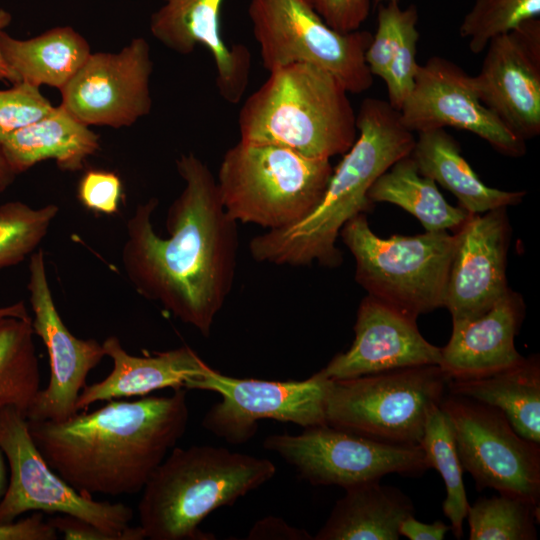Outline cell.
I'll list each match as a JSON object with an SVG mask.
<instances>
[{
  "instance_id": "42",
  "label": "cell",
  "mask_w": 540,
  "mask_h": 540,
  "mask_svg": "<svg viewBox=\"0 0 540 540\" xmlns=\"http://www.w3.org/2000/svg\"><path fill=\"white\" fill-rule=\"evenodd\" d=\"M449 530L451 526L440 520L425 524L415 519L414 515L407 516L399 526L400 536L410 540H442Z\"/></svg>"
},
{
  "instance_id": "31",
  "label": "cell",
  "mask_w": 540,
  "mask_h": 540,
  "mask_svg": "<svg viewBox=\"0 0 540 540\" xmlns=\"http://www.w3.org/2000/svg\"><path fill=\"white\" fill-rule=\"evenodd\" d=\"M466 519L470 540H535L540 507L511 495L479 498Z\"/></svg>"
},
{
  "instance_id": "3",
  "label": "cell",
  "mask_w": 540,
  "mask_h": 540,
  "mask_svg": "<svg viewBox=\"0 0 540 540\" xmlns=\"http://www.w3.org/2000/svg\"><path fill=\"white\" fill-rule=\"evenodd\" d=\"M357 137L328 182L317 206L298 222L253 237V259L273 265L305 266L317 262L334 268L342 254L336 246L343 226L368 212V191L396 161L409 156L414 133L402 123L388 101L365 98L356 114Z\"/></svg>"
},
{
  "instance_id": "15",
  "label": "cell",
  "mask_w": 540,
  "mask_h": 540,
  "mask_svg": "<svg viewBox=\"0 0 540 540\" xmlns=\"http://www.w3.org/2000/svg\"><path fill=\"white\" fill-rule=\"evenodd\" d=\"M27 288L33 311L34 334L41 338L49 357L50 377L26 413L27 420L64 421L78 412L77 399L88 374L106 356L102 343L80 339L64 324L48 282L41 249L31 254Z\"/></svg>"
},
{
  "instance_id": "22",
  "label": "cell",
  "mask_w": 540,
  "mask_h": 540,
  "mask_svg": "<svg viewBox=\"0 0 540 540\" xmlns=\"http://www.w3.org/2000/svg\"><path fill=\"white\" fill-rule=\"evenodd\" d=\"M102 345L113 368L103 380L84 387L76 402L78 411L98 401L143 397L164 388L181 389L188 379L212 368L189 346L135 356L123 348L117 336L107 337Z\"/></svg>"
},
{
  "instance_id": "9",
  "label": "cell",
  "mask_w": 540,
  "mask_h": 540,
  "mask_svg": "<svg viewBox=\"0 0 540 540\" xmlns=\"http://www.w3.org/2000/svg\"><path fill=\"white\" fill-rule=\"evenodd\" d=\"M248 16L268 72L307 63L330 72L349 93L360 94L372 86L374 76L365 62L370 32L333 30L309 0H250Z\"/></svg>"
},
{
  "instance_id": "33",
  "label": "cell",
  "mask_w": 540,
  "mask_h": 540,
  "mask_svg": "<svg viewBox=\"0 0 540 540\" xmlns=\"http://www.w3.org/2000/svg\"><path fill=\"white\" fill-rule=\"evenodd\" d=\"M540 14V0H475L464 16L459 33L473 54L483 52L495 36Z\"/></svg>"
},
{
  "instance_id": "16",
  "label": "cell",
  "mask_w": 540,
  "mask_h": 540,
  "mask_svg": "<svg viewBox=\"0 0 540 540\" xmlns=\"http://www.w3.org/2000/svg\"><path fill=\"white\" fill-rule=\"evenodd\" d=\"M399 113L413 133L453 127L477 135L502 155L517 158L526 153V142L481 103L473 77L443 57L418 64L413 88Z\"/></svg>"
},
{
  "instance_id": "18",
  "label": "cell",
  "mask_w": 540,
  "mask_h": 540,
  "mask_svg": "<svg viewBox=\"0 0 540 540\" xmlns=\"http://www.w3.org/2000/svg\"><path fill=\"white\" fill-rule=\"evenodd\" d=\"M455 233L444 303L452 323L482 315L509 289L506 265L511 227L506 208L469 214Z\"/></svg>"
},
{
  "instance_id": "19",
  "label": "cell",
  "mask_w": 540,
  "mask_h": 540,
  "mask_svg": "<svg viewBox=\"0 0 540 540\" xmlns=\"http://www.w3.org/2000/svg\"><path fill=\"white\" fill-rule=\"evenodd\" d=\"M414 318L370 295L358 307L355 338L321 369L340 380L419 365H440L441 348L428 342Z\"/></svg>"
},
{
  "instance_id": "12",
  "label": "cell",
  "mask_w": 540,
  "mask_h": 540,
  "mask_svg": "<svg viewBox=\"0 0 540 540\" xmlns=\"http://www.w3.org/2000/svg\"><path fill=\"white\" fill-rule=\"evenodd\" d=\"M331 381L321 370L302 381H272L235 378L211 368L188 379L184 388L219 394L221 400L206 412L202 426L228 443L242 444L256 434L263 419L304 428L327 424Z\"/></svg>"
},
{
  "instance_id": "2",
  "label": "cell",
  "mask_w": 540,
  "mask_h": 540,
  "mask_svg": "<svg viewBox=\"0 0 540 540\" xmlns=\"http://www.w3.org/2000/svg\"><path fill=\"white\" fill-rule=\"evenodd\" d=\"M188 420L181 388L170 396L110 400L60 422L27 420V426L45 461L73 488L89 496H120L142 491Z\"/></svg>"
},
{
  "instance_id": "5",
  "label": "cell",
  "mask_w": 540,
  "mask_h": 540,
  "mask_svg": "<svg viewBox=\"0 0 540 540\" xmlns=\"http://www.w3.org/2000/svg\"><path fill=\"white\" fill-rule=\"evenodd\" d=\"M348 94L334 75L314 65L275 69L239 111L240 140L280 145L310 158L343 155L357 137Z\"/></svg>"
},
{
  "instance_id": "37",
  "label": "cell",
  "mask_w": 540,
  "mask_h": 540,
  "mask_svg": "<svg viewBox=\"0 0 540 540\" xmlns=\"http://www.w3.org/2000/svg\"><path fill=\"white\" fill-rule=\"evenodd\" d=\"M77 196L89 210L106 215L115 214L122 197L121 179L111 171L89 170L78 183Z\"/></svg>"
},
{
  "instance_id": "35",
  "label": "cell",
  "mask_w": 540,
  "mask_h": 540,
  "mask_svg": "<svg viewBox=\"0 0 540 540\" xmlns=\"http://www.w3.org/2000/svg\"><path fill=\"white\" fill-rule=\"evenodd\" d=\"M54 105L41 93L40 87L26 82L0 89V144L14 132L40 120Z\"/></svg>"
},
{
  "instance_id": "7",
  "label": "cell",
  "mask_w": 540,
  "mask_h": 540,
  "mask_svg": "<svg viewBox=\"0 0 540 540\" xmlns=\"http://www.w3.org/2000/svg\"><path fill=\"white\" fill-rule=\"evenodd\" d=\"M339 236L355 259V280L368 295L414 318L444 307L455 232L381 238L361 213Z\"/></svg>"
},
{
  "instance_id": "27",
  "label": "cell",
  "mask_w": 540,
  "mask_h": 540,
  "mask_svg": "<svg viewBox=\"0 0 540 540\" xmlns=\"http://www.w3.org/2000/svg\"><path fill=\"white\" fill-rule=\"evenodd\" d=\"M450 394L500 409L523 438L540 444V361L538 355L501 372L472 379H449Z\"/></svg>"
},
{
  "instance_id": "28",
  "label": "cell",
  "mask_w": 540,
  "mask_h": 540,
  "mask_svg": "<svg viewBox=\"0 0 540 540\" xmlns=\"http://www.w3.org/2000/svg\"><path fill=\"white\" fill-rule=\"evenodd\" d=\"M368 198L372 203L387 202L403 208L429 232L454 233L469 216L462 207L444 199L436 183L419 173L410 155L396 161L376 179Z\"/></svg>"
},
{
  "instance_id": "46",
  "label": "cell",
  "mask_w": 540,
  "mask_h": 540,
  "mask_svg": "<svg viewBox=\"0 0 540 540\" xmlns=\"http://www.w3.org/2000/svg\"><path fill=\"white\" fill-rule=\"evenodd\" d=\"M8 463L0 449V499L3 497L8 485Z\"/></svg>"
},
{
  "instance_id": "32",
  "label": "cell",
  "mask_w": 540,
  "mask_h": 540,
  "mask_svg": "<svg viewBox=\"0 0 540 540\" xmlns=\"http://www.w3.org/2000/svg\"><path fill=\"white\" fill-rule=\"evenodd\" d=\"M59 212L56 204L32 208L21 201L0 206V269L35 252Z\"/></svg>"
},
{
  "instance_id": "17",
  "label": "cell",
  "mask_w": 540,
  "mask_h": 540,
  "mask_svg": "<svg viewBox=\"0 0 540 540\" xmlns=\"http://www.w3.org/2000/svg\"><path fill=\"white\" fill-rule=\"evenodd\" d=\"M478 74L481 103L523 141L540 134V20L522 22L493 37ZM484 50V51H485Z\"/></svg>"
},
{
  "instance_id": "43",
  "label": "cell",
  "mask_w": 540,
  "mask_h": 540,
  "mask_svg": "<svg viewBox=\"0 0 540 540\" xmlns=\"http://www.w3.org/2000/svg\"><path fill=\"white\" fill-rule=\"evenodd\" d=\"M11 21H12L11 14L7 10L0 7V33L11 23ZM0 80L9 82L11 84L18 82L16 76L6 64L1 53V49H0Z\"/></svg>"
},
{
  "instance_id": "11",
  "label": "cell",
  "mask_w": 540,
  "mask_h": 540,
  "mask_svg": "<svg viewBox=\"0 0 540 540\" xmlns=\"http://www.w3.org/2000/svg\"><path fill=\"white\" fill-rule=\"evenodd\" d=\"M439 406L477 490L491 488L540 507V444L520 436L496 407L450 393Z\"/></svg>"
},
{
  "instance_id": "20",
  "label": "cell",
  "mask_w": 540,
  "mask_h": 540,
  "mask_svg": "<svg viewBox=\"0 0 540 540\" xmlns=\"http://www.w3.org/2000/svg\"><path fill=\"white\" fill-rule=\"evenodd\" d=\"M224 0H162L149 23L152 36L180 55L197 46L211 54L216 68V86L230 104L240 102L249 83L251 54L243 44L228 45L221 33Z\"/></svg>"
},
{
  "instance_id": "41",
  "label": "cell",
  "mask_w": 540,
  "mask_h": 540,
  "mask_svg": "<svg viewBox=\"0 0 540 540\" xmlns=\"http://www.w3.org/2000/svg\"><path fill=\"white\" fill-rule=\"evenodd\" d=\"M247 539L309 540L313 537L306 530L290 526L281 518L269 516L254 524Z\"/></svg>"
},
{
  "instance_id": "10",
  "label": "cell",
  "mask_w": 540,
  "mask_h": 540,
  "mask_svg": "<svg viewBox=\"0 0 540 540\" xmlns=\"http://www.w3.org/2000/svg\"><path fill=\"white\" fill-rule=\"evenodd\" d=\"M0 449L10 471L0 499V524L13 522L26 512L58 513L88 521L125 540L146 538L140 525H129L134 516L129 506L94 500L60 477L35 445L25 416L10 406L0 408Z\"/></svg>"
},
{
  "instance_id": "25",
  "label": "cell",
  "mask_w": 540,
  "mask_h": 540,
  "mask_svg": "<svg viewBox=\"0 0 540 540\" xmlns=\"http://www.w3.org/2000/svg\"><path fill=\"white\" fill-rule=\"evenodd\" d=\"M334 505L315 540H398L399 526L414 515L411 499L400 489L371 481L349 487Z\"/></svg>"
},
{
  "instance_id": "34",
  "label": "cell",
  "mask_w": 540,
  "mask_h": 540,
  "mask_svg": "<svg viewBox=\"0 0 540 540\" xmlns=\"http://www.w3.org/2000/svg\"><path fill=\"white\" fill-rule=\"evenodd\" d=\"M417 22L418 11L416 6L410 5L405 8L398 45L383 79L387 87V101L398 111L402 108L413 88L418 67L416 62L419 39Z\"/></svg>"
},
{
  "instance_id": "44",
  "label": "cell",
  "mask_w": 540,
  "mask_h": 540,
  "mask_svg": "<svg viewBox=\"0 0 540 540\" xmlns=\"http://www.w3.org/2000/svg\"><path fill=\"white\" fill-rule=\"evenodd\" d=\"M8 316L18 317L22 319L31 318L25 304L22 301L0 307V318Z\"/></svg>"
},
{
  "instance_id": "1",
  "label": "cell",
  "mask_w": 540,
  "mask_h": 540,
  "mask_svg": "<svg viewBox=\"0 0 540 540\" xmlns=\"http://www.w3.org/2000/svg\"><path fill=\"white\" fill-rule=\"evenodd\" d=\"M184 188L169 207L168 237L152 224L157 198L126 224L121 263L136 292L208 337L229 296L238 254L237 222L223 207L216 178L193 153L176 160Z\"/></svg>"
},
{
  "instance_id": "14",
  "label": "cell",
  "mask_w": 540,
  "mask_h": 540,
  "mask_svg": "<svg viewBox=\"0 0 540 540\" xmlns=\"http://www.w3.org/2000/svg\"><path fill=\"white\" fill-rule=\"evenodd\" d=\"M152 72L150 45L143 37L118 52H91L60 90V105L89 127H130L151 112Z\"/></svg>"
},
{
  "instance_id": "30",
  "label": "cell",
  "mask_w": 540,
  "mask_h": 540,
  "mask_svg": "<svg viewBox=\"0 0 540 540\" xmlns=\"http://www.w3.org/2000/svg\"><path fill=\"white\" fill-rule=\"evenodd\" d=\"M419 445L425 454L428 467L436 469L445 483L443 512L451 522L453 535L460 539L470 504L463 483L464 469L458 456L451 424L439 405L429 412Z\"/></svg>"
},
{
  "instance_id": "26",
  "label": "cell",
  "mask_w": 540,
  "mask_h": 540,
  "mask_svg": "<svg viewBox=\"0 0 540 540\" xmlns=\"http://www.w3.org/2000/svg\"><path fill=\"white\" fill-rule=\"evenodd\" d=\"M2 56L18 82L61 90L85 63L88 41L70 26L51 28L29 39L0 33Z\"/></svg>"
},
{
  "instance_id": "13",
  "label": "cell",
  "mask_w": 540,
  "mask_h": 540,
  "mask_svg": "<svg viewBox=\"0 0 540 540\" xmlns=\"http://www.w3.org/2000/svg\"><path fill=\"white\" fill-rule=\"evenodd\" d=\"M263 447L279 454L313 485L344 489L380 481L387 474L418 476L429 467L420 445H397L335 428H305L301 434H274Z\"/></svg>"
},
{
  "instance_id": "6",
  "label": "cell",
  "mask_w": 540,
  "mask_h": 540,
  "mask_svg": "<svg viewBox=\"0 0 540 540\" xmlns=\"http://www.w3.org/2000/svg\"><path fill=\"white\" fill-rule=\"evenodd\" d=\"M332 172L330 159L239 140L225 152L216 182L233 220L273 230L308 215L323 197Z\"/></svg>"
},
{
  "instance_id": "4",
  "label": "cell",
  "mask_w": 540,
  "mask_h": 540,
  "mask_svg": "<svg viewBox=\"0 0 540 540\" xmlns=\"http://www.w3.org/2000/svg\"><path fill=\"white\" fill-rule=\"evenodd\" d=\"M275 473L270 460L224 447H174L142 489L137 507L140 527L151 540L214 539L199 529L201 522Z\"/></svg>"
},
{
  "instance_id": "45",
  "label": "cell",
  "mask_w": 540,
  "mask_h": 540,
  "mask_svg": "<svg viewBox=\"0 0 540 540\" xmlns=\"http://www.w3.org/2000/svg\"><path fill=\"white\" fill-rule=\"evenodd\" d=\"M15 174L9 168L0 150V192H3L14 180Z\"/></svg>"
},
{
  "instance_id": "47",
  "label": "cell",
  "mask_w": 540,
  "mask_h": 540,
  "mask_svg": "<svg viewBox=\"0 0 540 540\" xmlns=\"http://www.w3.org/2000/svg\"><path fill=\"white\" fill-rule=\"evenodd\" d=\"M373 2L375 5H379L387 2H399V0H373Z\"/></svg>"
},
{
  "instance_id": "21",
  "label": "cell",
  "mask_w": 540,
  "mask_h": 540,
  "mask_svg": "<svg viewBox=\"0 0 540 540\" xmlns=\"http://www.w3.org/2000/svg\"><path fill=\"white\" fill-rule=\"evenodd\" d=\"M524 315L521 295L509 288L482 315L453 323L439 366L449 379H472L520 364L525 357L516 350L514 340Z\"/></svg>"
},
{
  "instance_id": "39",
  "label": "cell",
  "mask_w": 540,
  "mask_h": 540,
  "mask_svg": "<svg viewBox=\"0 0 540 540\" xmlns=\"http://www.w3.org/2000/svg\"><path fill=\"white\" fill-rule=\"evenodd\" d=\"M57 531L44 521L43 513L34 512L31 516L0 524V540H55Z\"/></svg>"
},
{
  "instance_id": "36",
  "label": "cell",
  "mask_w": 540,
  "mask_h": 540,
  "mask_svg": "<svg viewBox=\"0 0 540 540\" xmlns=\"http://www.w3.org/2000/svg\"><path fill=\"white\" fill-rule=\"evenodd\" d=\"M403 15L399 2L379 4L377 29L365 52V62L371 74L382 80L398 45Z\"/></svg>"
},
{
  "instance_id": "29",
  "label": "cell",
  "mask_w": 540,
  "mask_h": 540,
  "mask_svg": "<svg viewBox=\"0 0 540 540\" xmlns=\"http://www.w3.org/2000/svg\"><path fill=\"white\" fill-rule=\"evenodd\" d=\"M32 318H0V408L26 413L40 389Z\"/></svg>"
},
{
  "instance_id": "24",
  "label": "cell",
  "mask_w": 540,
  "mask_h": 540,
  "mask_svg": "<svg viewBox=\"0 0 540 540\" xmlns=\"http://www.w3.org/2000/svg\"><path fill=\"white\" fill-rule=\"evenodd\" d=\"M417 134L410 157L419 173L449 190L469 214L514 206L526 195L525 191H504L484 184L445 128Z\"/></svg>"
},
{
  "instance_id": "40",
  "label": "cell",
  "mask_w": 540,
  "mask_h": 540,
  "mask_svg": "<svg viewBox=\"0 0 540 540\" xmlns=\"http://www.w3.org/2000/svg\"><path fill=\"white\" fill-rule=\"evenodd\" d=\"M55 530L66 540H125L121 535L102 530L96 525L70 515H61L48 519Z\"/></svg>"
},
{
  "instance_id": "38",
  "label": "cell",
  "mask_w": 540,
  "mask_h": 540,
  "mask_svg": "<svg viewBox=\"0 0 540 540\" xmlns=\"http://www.w3.org/2000/svg\"><path fill=\"white\" fill-rule=\"evenodd\" d=\"M312 7L333 30L357 31L367 20L371 0H309Z\"/></svg>"
},
{
  "instance_id": "8",
  "label": "cell",
  "mask_w": 540,
  "mask_h": 540,
  "mask_svg": "<svg viewBox=\"0 0 540 540\" xmlns=\"http://www.w3.org/2000/svg\"><path fill=\"white\" fill-rule=\"evenodd\" d=\"M448 380L439 365L332 380L326 422L383 443L419 445L428 414L445 396Z\"/></svg>"
},
{
  "instance_id": "23",
  "label": "cell",
  "mask_w": 540,
  "mask_h": 540,
  "mask_svg": "<svg viewBox=\"0 0 540 540\" xmlns=\"http://www.w3.org/2000/svg\"><path fill=\"white\" fill-rule=\"evenodd\" d=\"M99 149V135L61 105L0 144L1 153L15 175L48 159L55 160L63 171L75 172Z\"/></svg>"
}]
</instances>
